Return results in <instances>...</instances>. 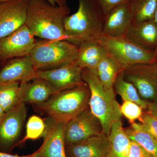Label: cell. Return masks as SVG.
Segmentation results:
<instances>
[{
	"instance_id": "1",
	"label": "cell",
	"mask_w": 157,
	"mask_h": 157,
	"mask_svg": "<svg viewBox=\"0 0 157 157\" xmlns=\"http://www.w3.org/2000/svg\"><path fill=\"white\" fill-rule=\"evenodd\" d=\"M75 13L64 18L66 40L77 46L98 42L103 34L105 15L97 0H78Z\"/></svg>"
},
{
	"instance_id": "2",
	"label": "cell",
	"mask_w": 157,
	"mask_h": 157,
	"mask_svg": "<svg viewBox=\"0 0 157 157\" xmlns=\"http://www.w3.org/2000/svg\"><path fill=\"white\" fill-rule=\"evenodd\" d=\"M70 13L68 6H53L46 0H29L25 25L35 37L66 40L63 20Z\"/></svg>"
},
{
	"instance_id": "3",
	"label": "cell",
	"mask_w": 157,
	"mask_h": 157,
	"mask_svg": "<svg viewBox=\"0 0 157 157\" xmlns=\"http://www.w3.org/2000/svg\"><path fill=\"white\" fill-rule=\"evenodd\" d=\"M90 95L88 85L79 86L59 92L34 108L57 122L67 124L89 108Z\"/></svg>"
},
{
	"instance_id": "4",
	"label": "cell",
	"mask_w": 157,
	"mask_h": 157,
	"mask_svg": "<svg viewBox=\"0 0 157 157\" xmlns=\"http://www.w3.org/2000/svg\"><path fill=\"white\" fill-rule=\"evenodd\" d=\"M82 76L90 91V110L101 121L103 133L108 136L113 125L121 120L122 116L114 88L104 89L96 70L82 69Z\"/></svg>"
},
{
	"instance_id": "5",
	"label": "cell",
	"mask_w": 157,
	"mask_h": 157,
	"mask_svg": "<svg viewBox=\"0 0 157 157\" xmlns=\"http://www.w3.org/2000/svg\"><path fill=\"white\" fill-rule=\"evenodd\" d=\"M78 46L67 40L37 41L30 54L36 70L55 69L75 61Z\"/></svg>"
},
{
	"instance_id": "6",
	"label": "cell",
	"mask_w": 157,
	"mask_h": 157,
	"mask_svg": "<svg viewBox=\"0 0 157 157\" xmlns=\"http://www.w3.org/2000/svg\"><path fill=\"white\" fill-rule=\"evenodd\" d=\"M97 42L105 48L107 55L117 62L124 70L132 65L150 63L157 61L154 52L142 48L126 36H110L103 33Z\"/></svg>"
},
{
	"instance_id": "7",
	"label": "cell",
	"mask_w": 157,
	"mask_h": 157,
	"mask_svg": "<svg viewBox=\"0 0 157 157\" xmlns=\"http://www.w3.org/2000/svg\"><path fill=\"white\" fill-rule=\"evenodd\" d=\"M27 113L25 104L21 102L0 119V151L10 154L19 145Z\"/></svg>"
},
{
	"instance_id": "8",
	"label": "cell",
	"mask_w": 157,
	"mask_h": 157,
	"mask_svg": "<svg viewBox=\"0 0 157 157\" xmlns=\"http://www.w3.org/2000/svg\"><path fill=\"white\" fill-rule=\"evenodd\" d=\"M124 78L137 89L140 98L150 102L157 98V62L125 68Z\"/></svg>"
},
{
	"instance_id": "9",
	"label": "cell",
	"mask_w": 157,
	"mask_h": 157,
	"mask_svg": "<svg viewBox=\"0 0 157 157\" xmlns=\"http://www.w3.org/2000/svg\"><path fill=\"white\" fill-rule=\"evenodd\" d=\"M35 37L25 25L0 39V63L29 56L36 45Z\"/></svg>"
},
{
	"instance_id": "10",
	"label": "cell",
	"mask_w": 157,
	"mask_h": 157,
	"mask_svg": "<svg viewBox=\"0 0 157 157\" xmlns=\"http://www.w3.org/2000/svg\"><path fill=\"white\" fill-rule=\"evenodd\" d=\"M82 69L74 61L55 69L36 70L29 81L34 78H42L61 91L79 86L87 85L82 79Z\"/></svg>"
},
{
	"instance_id": "11",
	"label": "cell",
	"mask_w": 157,
	"mask_h": 157,
	"mask_svg": "<svg viewBox=\"0 0 157 157\" xmlns=\"http://www.w3.org/2000/svg\"><path fill=\"white\" fill-rule=\"evenodd\" d=\"M102 133L103 128L101 121L89 108L66 124L65 146L80 142Z\"/></svg>"
},
{
	"instance_id": "12",
	"label": "cell",
	"mask_w": 157,
	"mask_h": 157,
	"mask_svg": "<svg viewBox=\"0 0 157 157\" xmlns=\"http://www.w3.org/2000/svg\"><path fill=\"white\" fill-rule=\"evenodd\" d=\"M29 0H12L0 4V39L25 25Z\"/></svg>"
},
{
	"instance_id": "13",
	"label": "cell",
	"mask_w": 157,
	"mask_h": 157,
	"mask_svg": "<svg viewBox=\"0 0 157 157\" xmlns=\"http://www.w3.org/2000/svg\"><path fill=\"white\" fill-rule=\"evenodd\" d=\"M43 142L37 151L39 157H67L65 153L66 123H59L47 117Z\"/></svg>"
},
{
	"instance_id": "14",
	"label": "cell",
	"mask_w": 157,
	"mask_h": 157,
	"mask_svg": "<svg viewBox=\"0 0 157 157\" xmlns=\"http://www.w3.org/2000/svg\"><path fill=\"white\" fill-rule=\"evenodd\" d=\"M109 151V139L104 133L65 146L67 157H104Z\"/></svg>"
},
{
	"instance_id": "15",
	"label": "cell",
	"mask_w": 157,
	"mask_h": 157,
	"mask_svg": "<svg viewBox=\"0 0 157 157\" xmlns=\"http://www.w3.org/2000/svg\"><path fill=\"white\" fill-rule=\"evenodd\" d=\"M132 24L130 1L117 6L105 15L103 33L110 36H126Z\"/></svg>"
},
{
	"instance_id": "16",
	"label": "cell",
	"mask_w": 157,
	"mask_h": 157,
	"mask_svg": "<svg viewBox=\"0 0 157 157\" xmlns=\"http://www.w3.org/2000/svg\"><path fill=\"white\" fill-rule=\"evenodd\" d=\"M59 92L48 82L42 78L20 82L19 98L21 102L25 104H42Z\"/></svg>"
},
{
	"instance_id": "17",
	"label": "cell",
	"mask_w": 157,
	"mask_h": 157,
	"mask_svg": "<svg viewBox=\"0 0 157 157\" xmlns=\"http://www.w3.org/2000/svg\"><path fill=\"white\" fill-rule=\"evenodd\" d=\"M35 71L29 56L11 59L1 68L0 85L16 82L29 81Z\"/></svg>"
},
{
	"instance_id": "18",
	"label": "cell",
	"mask_w": 157,
	"mask_h": 157,
	"mask_svg": "<svg viewBox=\"0 0 157 157\" xmlns=\"http://www.w3.org/2000/svg\"><path fill=\"white\" fill-rule=\"evenodd\" d=\"M126 36L147 50L154 52L157 46V25L154 19L132 24Z\"/></svg>"
},
{
	"instance_id": "19",
	"label": "cell",
	"mask_w": 157,
	"mask_h": 157,
	"mask_svg": "<svg viewBox=\"0 0 157 157\" xmlns=\"http://www.w3.org/2000/svg\"><path fill=\"white\" fill-rule=\"evenodd\" d=\"M107 56V51L99 42H86L78 46L75 62L82 69L96 70L99 63Z\"/></svg>"
},
{
	"instance_id": "20",
	"label": "cell",
	"mask_w": 157,
	"mask_h": 157,
	"mask_svg": "<svg viewBox=\"0 0 157 157\" xmlns=\"http://www.w3.org/2000/svg\"><path fill=\"white\" fill-rule=\"evenodd\" d=\"M109 143V157H128L131 140L123 127L121 120L113 125L108 136Z\"/></svg>"
},
{
	"instance_id": "21",
	"label": "cell",
	"mask_w": 157,
	"mask_h": 157,
	"mask_svg": "<svg viewBox=\"0 0 157 157\" xmlns=\"http://www.w3.org/2000/svg\"><path fill=\"white\" fill-rule=\"evenodd\" d=\"M129 138L154 157H157V140L141 123L135 122L125 129Z\"/></svg>"
},
{
	"instance_id": "22",
	"label": "cell",
	"mask_w": 157,
	"mask_h": 157,
	"mask_svg": "<svg viewBox=\"0 0 157 157\" xmlns=\"http://www.w3.org/2000/svg\"><path fill=\"white\" fill-rule=\"evenodd\" d=\"M123 70L117 62L107 55L99 63L96 71L104 89L108 90L113 88L117 76Z\"/></svg>"
},
{
	"instance_id": "23",
	"label": "cell",
	"mask_w": 157,
	"mask_h": 157,
	"mask_svg": "<svg viewBox=\"0 0 157 157\" xmlns=\"http://www.w3.org/2000/svg\"><path fill=\"white\" fill-rule=\"evenodd\" d=\"M123 70L117 76L113 86L114 89L124 101L134 102L143 109H147L148 103L141 99L134 86L124 78Z\"/></svg>"
},
{
	"instance_id": "24",
	"label": "cell",
	"mask_w": 157,
	"mask_h": 157,
	"mask_svg": "<svg viewBox=\"0 0 157 157\" xmlns=\"http://www.w3.org/2000/svg\"><path fill=\"white\" fill-rule=\"evenodd\" d=\"M131 4L132 24L154 19L157 0H132Z\"/></svg>"
},
{
	"instance_id": "25",
	"label": "cell",
	"mask_w": 157,
	"mask_h": 157,
	"mask_svg": "<svg viewBox=\"0 0 157 157\" xmlns=\"http://www.w3.org/2000/svg\"><path fill=\"white\" fill-rule=\"evenodd\" d=\"M20 82H12L0 85V105L6 112L21 103L19 95Z\"/></svg>"
},
{
	"instance_id": "26",
	"label": "cell",
	"mask_w": 157,
	"mask_h": 157,
	"mask_svg": "<svg viewBox=\"0 0 157 157\" xmlns=\"http://www.w3.org/2000/svg\"><path fill=\"white\" fill-rule=\"evenodd\" d=\"M46 129L45 121L38 116L33 115L29 118L26 124L25 135L19 144L28 140H36L43 137Z\"/></svg>"
},
{
	"instance_id": "27",
	"label": "cell",
	"mask_w": 157,
	"mask_h": 157,
	"mask_svg": "<svg viewBox=\"0 0 157 157\" xmlns=\"http://www.w3.org/2000/svg\"><path fill=\"white\" fill-rule=\"evenodd\" d=\"M142 109L139 105L131 101H124L120 106L122 115L126 118L131 124L137 120L140 121L143 113Z\"/></svg>"
},
{
	"instance_id": "28",
	"label": "cell",
	"mask_w": 157,
	"mask_h": 157,
	"mask_svg": "<svg viewBox=\"0 0 157 157\" xmlns=\"http://www.w3.org/2000/svg\"><path fill=\"white\" fill-rule=\"evenodd\" d=\"M140 121L157 140V118L147 112L143 113Z\"/></svg>"
},
{
	"instance_id": "29",
	"label": "cell",
	"mask_w": 157,
	"mask_h": 157,
	"mask_svg": "<svg viewBox=\"0 0 157 157\" xmlns=\"http://www.w3.org/2000/svg\"><path fill=\"white\" fill-rule=\"evenodd\" d=\"M131 1L132 0H97L105 15H107L117 6Z\"/></svg>"
},
{
	"instance_id": "30",
	"label": "cell",
	"mask_w": 157,
	"mask_h": 157,
	"mask_svg": "<svg viewBox=\"0 0 157 157\" xmlns=\"http://www.w3.org/2000/svg\"><path fill=\"white\" fill-rule=\"evenodd\" d=\"M128 157H154L140 145L131 140V147Z\"/></svg>"
},
{
	"instance_id": "31",
	"label": "cell",
	"mask_w": 157,
	"mask_h": 157,
	"mask_svg": "<svg viewBox=\"0 0 157 157\" xmlns=\"http://www.w3.org/2000/svg\"><path fill=\"white\" fill-rule=\"evenodd\" d=\"M147 113L157 118V98L151 102H148Z\"/></svg>"
},
{
	"instance_id": "32",
	"label": "cell",
	"mask_w": 157,
	"mask_h": 157,
	"mask_svg": "<svg viewBox=\"0 0 157 157\" xmlns=\"http://www.w3.org/2000/svg\"><path fill=\"white\" fill-rule=\"evenodd\" d=\"M49 2L53 6H58L64 7L67 6V0H46Z\"/></svg>"
},
{
	"instance_id": "33",
	"label": "cell",
	"mask_w": 157,
	"mask_h": 157,
	"mask_svg": "<svg viewBox=\"0 0 157 157\" xmlns=\"http://www.w3.org/2000/svg\"><path fill=\"white\" fill-rule=\"evenodd\" d=\"M25 156H19L17 155H12L8 153L0 151V157H24Z\"/></svg>"
},
{
	"instance_id": "34",
	"label": "cell",
	"mask_w": 157,
	"mask_h": 157,
	"mask_svg": "<svg viewBox=\"0 0 157 157\" xmlns=\"http://www.w3.org/2000/svg\"><path fill=\"white\" fill-rule=\"evenodd\" d=\"M154 20L155 22H156L157 25V8L156 9V11H155V13L154 18ZM155 56L156 58L157 59V48H156L155 50Z\"/></svg>"
},
{
	"instance_id": "35",
	"label": "cell",
	"mask_w": 157,
	"mask_h": 157,
	"mask_svg": "<svg viewBox=\"0 0 157 157\" xmlns=\"http://www.w3.org/2000/svg\"><path fill=\"white\" fill-rule=\"evenodd\" d=\"M6 113V112L4 111V109H3L2 107V106L0 105V119L3 117V116L5 115Z\"/></svg>"
},
{
	"instance_id": "36",
	"label": "cell",
	"mask_w": 157,
	"mask_h": 157,
	"mask_svg": "<svg viewBox=\"0 0 157 157\" xmlns=\"http://www.w3.org/2000/svg\"><path fill=\"white\" fill-rule=\"evenodd\" d=\"M24 157H39L37 155L36 151L35 152L32 154L28 155L25 156Z\"/></svg>"
},
{
	"instance_id": "37",
	"label": "cell",
	"mask_w": 157,
	"mask_h": 157,
	"mask_svg": "<svg viewBox=\"0 0 157 157\" xmlns=\"http://www.w3.org/2000/svg\"><path fill=\"white\" fill-rule=\"evenodd\" d=\"M12 1V0H0V4H1V3L6 2H9V1Z\"/></svg>"
},
{
	"instance_id": "38",
	"label": "cell",
	"mask_w": 157,
	"mask_h": 157,
	"mask_svg": "<svg viewBox=\"0 0 157 157\" xmlns=\"http://www.w3.org/2000/svg\"><path fill=\"white\" fill-rule=\"evenodd\" d=\"M104 157H109V156L108 155H107L105 156Z\"/></svg>"
},
{
	"instance_id": "39",
	"label": "cell",
	"mask_w": 157,
	"mask_h": 157,
	"mask_svg": "<svg viewBox=\"0 0 157 157\" xmlns=\"http://www.w3.org/2000/svg\"><path fill=\"white\" fill-rule=\"evenodd\" d=\"M0 70H1V68H0Z\"/></svg>"
}]
</instances>
